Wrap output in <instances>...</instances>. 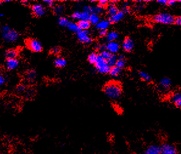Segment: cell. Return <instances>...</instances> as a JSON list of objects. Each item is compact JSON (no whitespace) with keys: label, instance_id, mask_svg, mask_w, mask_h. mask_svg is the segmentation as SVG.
<instances>
[{"label":"cell","instance_id":"cell-1","mask_svg":"<svg viewBox=\"0 0 181 154\" xmlns=\"http://www.w3.org/2000/svg\"><path fill=\"white\" fill-rule=\"evenodd\" d=\"M103 91L106 96L111 99H117L122 94V86L115 81L107 83L103 88Z\"/></svg>","mask_w":181,"mask_h":154},{"label":"cell","instance_id":"cell-2","mask_svg":"<svg viewBox=\"0 0 181 154\" xmlns=\"http://www.w3.org/2000/svg\"><path fill=\"white\" fill-rule=\"evenodd\" d=\"M176 18L168 13H159L154 15L153 18V21L155 23L162 24H174Z\"/></svg>","mask_w":181,"mask_h":154},{"label":"cell","instance_id":"cell-3","mask_svg":"<svg viewBox=\"0 0 181 154\" xmlns=\"http://www.w3.org/2000/svg\"><path fill=\"white\" fill-rule=\"evenodd\" d=\"M1 32L3 39L8 42H14L19 37L18 34L15 30L11 29L7 26L2 27Z\"/></svg>","mask_w":181,"mask_h":154},{"label":"cell","instance_id":"cell-4","mask_svg":"<svg viewBox=\"0 0 181 154\" xmlns=\"http://www.w3.org/2000/svg\"><path fill=\"white\" fill-rule=\"evenodd\" d=\"M95 66L99 72L103 74L109 73L110 69H111V67L109 66L107 61L101 57L99 55L96 63L95 64Z\"/></svg>","mask_w":181,"mask_h":154},{"label":"cell","instance_id":"cell-5","mask_svg":"<svg viewBox=\"0 0 181 154\" xmlns=\"http://www.w3.org/2000/svg\"><path fill=\"white\" fill-rule=\"evenodd\" d=\"M28 47L34 52H40L42 50V46L38 40L29 39L26 41Z\"/></svg>","mask_w":181,"mask_h":154},{"label":"cell","instance_id":"cell-6","mask_svg":"<svg viewBox=\"0 0 181 154\" xmlns=\"http://www.w3.org/2000/svg\"><path fill=\"white\" fill-rule=\"evenodd\" d=\"M77 38L79 42L83 43L89 44L92 42V39L90 37L88 30H80L77 34Z\"/></svg>","mask_w":181,"mask_h":154},{"label":"cell","instance_id":"cell-7","mask_svg":"<svg viewBox=\"0 0 181 154\" xmlns=\"http://www.w3.org/2000/svg\"><path fill=\"white\" fill-rule=\"evenodd\" d=\"M134 47V43L132 39L129 37H126L122 43V47L126 52H130Z\"/></svg>","mask_w":181,"mask_h":154},{"label":"cell","instance_id":"cell-8","mask_svg":"<svg viewBox=\"0 0 181 154\" xmlns=\"http://www.w3.org/2000/svg\"><path fill=\"white\" fill-rule=\"evenodd\" d=\"M31 9L33 14L37 17L43 16L46 12L45 7L40 4H36L33 5L31 7Z\"/></svg>","mask_w":181,"mask_h":154},{"label":"cell","instance_id":"cell-9","mask_svg":"<svg viewBox=\"0 0 181 154\" xmlns=\"http://www.w3.org/2000/svg\"><path fill=\"white\" fill-rule=\"evenodd\" d=\"M170 101L177 107L181 108V92H176L170 97Z\"/></svg>","mask_w":181,"mask_h":154},{"label":"cell","instance_id":"cell-10","mask_svg":"<svg viewBox=\"0 0 181 154\" xmlns=\"http://www.w3.org/2000/svg\"><path fill=\"white\" fill-rule=\"evenodd\" d=\"M161 153L162 154H176L177 150L176 148L171 145L169 144H164V145L160 148Z\"/></svg>","mask_w":181,"mask_h":154},{"label":"cell","instance_id":"cell-11","mask_svg":"<svg viewBox=\"0 0 181 154\" xmlns=\"http://www.w3.org/2000/svg\"><path fill=\"white\" fill-rule=\"evenodd\" d=\"M106 50L109 51L110 53H111L112 54H115L117 52H118L120 48L119 44L116 42H109L106 45Z\"/></svg>","mask_w":181,"mask_h":154},{"label":"cell","instance_id":"cell-12","mask_svg":"<svg viewBox=\"0 0 181 154\" xmlns=\"http://www.w3.org/2000/svg\"><path fill=\"white\" fill-rule=\"evenodd\" d=\"M172 82L168 77H164L159 81V87L162 90H168L172 86Z\"/></svg>","mask_w":181,"mask_h":154},{"label":"cell","instance_id":"cell-13","mask_svg":"<svg viewBox=\"0 0 181 154\" xmlns=\"http://www.w3.org/2000/svg\"><path fill=\"white\" fill-rule=\"evenodd\" d=\"M19 64V61L17 59H7L6 61V67L8 70H14Z\"/></svg>","mask_w":181,"mask_h":154},{"label":"cell","instance_id":"cell-14","mask_svg":"<svg viewBox=\"0 0 181 154\" xmlns=\"http://www.w3.org/2000/svg\"><path fill=\"white\" fill-rule=\"evenodd\" d=\"M125 13L123 11H119L116 15H114L109 18V21L110 24H114L119 22L120 20H122L125 16Z\"/></svg>","mask_w":181,"mask_h":154},{"label":"cell","instance_id":"cell-15","mask_svg":"<svg viewBox=\"0 0 181 154\" xmlns=\"http://www.w3.org/2000/svg\"><path fill=\"white\" fill-rule=\"evenodd\" d=\"M119 11L114 3H112L107 6V14L111 17L116 15Z\"/></svg>","mask_w":181,"mask_h":154},{"label":"cell","instance_id":"cell-16","mask_svg":"<svg viewBox=\"0 0 181 154\" xmlns=\"http://www.w3.org/2000/svg\"><path fill=\"white\" fill-rule=\"evenodd\" d=\"M161 153V149L157 146H151L148 148L144 152L143 154H159Z\"/></svg>","mask_w":181,"mask_h":154},{"label":"cell","instance_id":"cell-17","mask_svg":"<svg viewBox=\"0 0 181 154\" xmlns=\"http://www.w3.org/2000/svg\"><path fill=\"white\" fill-rule=\"evenodd\" d=\"M18 54V50L14 49H11L7 50L5 56L7 59H16Z\"/></svg>","mask_w":181,"mask_h":154},{"label":"cell","instance_id":"cell-18","mask_svg":"<svg viewBox=\"0 0 181 154\" xmlns=\"http://www.w3.org/2000/svg\"><path fill=\"white\" fill-rule=\"evenodd\" d=\"M90 22L88 20H79L77 23V25L80 30H87L90 27Z\"/></svg>","mask_w":181,"mask_h":154},{"label":"cell","instance_id":"cell-19","mask_svg":"<svg viewBox=\"0 0 181 154\" xmlns=\"http://www.w3.org/2000/svg\"><path fill=\"white\" fill-rule=\"evenodd\" d=\"M110 22L109 20H103L101 21L98 24L96 25V28L98 30H107V29L109 27L110 25Z\"/></svg>","mask_w":181,"mask_h":154},{"label":"cell","instance_id":"cell-20","mask_svg":"<svg viewBox=\"0 0 181 154\" xmlns=\"http://www.w3.org/2000/svg\"><path fill=\"white\" fill-rule=\"evenodd\" d=\"M67 64L66 60L62 57H57L54 60V65L57 67L62 68L64 67Z\"/></svg>","mask_w":181,"mask_h":154},{"label":"cell","instance_id":"cell-21","mask_svg":"<svg viewBox=\"0 0 181 154\" xmlns=\"http://www.w3.org/2000/svg\"><path fill=\"white\" fill-rule=\"evenodd\" d=\"M125 64H126V61L125 56L123 55H119L118 57V59L116 63L115 66L122 69L125 66Z\"/></svg>","mask_w":181,"mask_h":154},{"label":"cell","instance_id":"cell-22","mask_svg":"<svg viewBox=\"0 0 181 154\" xmlns=\"http://www.w3.org/2000/svg\"><path fill=\"white\" fill-rule=\"evenodd\" d=\"M118 37H119V35L117 32L112 31L107 34L106 36V39L107 40V42H115V40H116L118 38Z\"/></svg>","mask_w":181,"mask_h":154},{"label":"cell","instance_id":"cell-23","mask_svg":"<svg viewBox=\"0 0 181 154\" xmlns=\"http://www.w3.org/2000/svg\"><path fill=\"white\" fill-rule=\"evenodd\" d=\"M67 27H68V29L70 30H72V32H76V33H79L80 31V29H79L77 24H75V23H73L72 22H70L69 21V23H68Z\"/></svg>","mask_w":181,"mask_h":154},{"label":"cell","instance_id":"cell-24","mask_svg":"<svg viewBox=\"0 0 181 154\" xmlns=\"http://www.w3.org/2000/svg\"><path fill=\"white\" fill-rule=\"evenodd\" d=\"M138 75L141 79L146 82H149L151 80V77L150 75L146 72L140 71L138 72Z\"/></svg>","mask_w":181,"mask_h":154},{"label":"cell","instance_id":"cell-25","mask_svg":"<svg viewBox=\"0 0 181 154\" xmlns=\"http://www.w3.org/2000/svg\"><path fill=\"white\" fill-rule=\"evenodd\" d=\"M117 59H118L117 57L115 54H112V55L110 56L109 59L107 60V62L110 67H112L115 66Z\"/></svg>","mask_w":181,"mask_h":154},{"label":"cell","instance_id":"cell-26","mask_svg":"<svg viewBox=\"0 0 181 154\" xmlns=\"http://www.w3.org/2000/svg\"><path fill=\"white\" fill-rule=\"evenodd\" d=\"M99 16H98V14H91L89 18V21L90 22V23H92V24H98L100 21H99Z\"/></svg>","mask_w":181,"mask_h":154},{"label":"cell","instance_id":"cell-27","mask_svg":"<svg viewBox=\"0 0 181 154\" xmlns=\"http://www.w3.org/2000/svg\"><path fill=\"white\" fill-rule=\"evenodd\" d=\"M121 70H122V69L115 66L111 67V69H110L109 74H110V75H111L113 77H117L119 75V74L121 72Z\"/></svg>","mask_w":181,"mask_h":154},{"label":"cell","instance_id":"cell-28","mask_svg":"<svg viewBox=\"0 0 181 154\" xmlns=\"http://www.w3.org/2000/svg\"><path fill=\"white\" fill-rule=\"evenodd\" d=\"M99 55H98L96 52H92L90 54L88 57V61L90 64H95L96 62V61L98 58Z\"/></svg>","mask_w":181,"mask_h":154},{"label":"cell","instance_id":"cell-29","mask_svg":"<svg viewBox=\"0 0 181 154\" xmlns=\"http://www.w3.org/2000/svg\"><path fill=\"white\" fill-rule=\"evenodd\" d=\"M112 54H111V53H110L109 51H107V50H104V51H102L100 53V54H99V56L101 57V58H103L104 59H105V60H108L109 59V58L110 57V56L112 55Z\"/></svg>","mask_w":181,"mask_h":154},{"label":"cell","instance_id":"cell-30","mask_svg":"<svg viewBox=\"0 0 181 154\" xmlns=\"http://www.w3.org/2000/svg\"><path fill=\"white\" fill-rule=\"evenodd\" d=\"M27 78L29 80H33L36 77V72L35 70H30L29 71L27 75H26Z\"/></svg>","mask_w":181,"mask_h":154},{"label":"cell","instance_id":"cell-31","mask_svg":"<svg viewBox=\"0 0 181 154\" xmlns=\"http://www.w3.org/2000/svg\"><path fill=\"white\" fill-rule=\"evenodd\" d=\"M59 24L61 26H67L69 21H68V19L64 17H60L59 19Z\"/></svg>","mask_w":181,"mask_h":154},{"label":"cell","instance_id":"cell-32","mask_svg":"<svg viewBox=\"0 0 181 154\" xmlns=\"http://www.w3.org/2000/svg\"><path fill=\"white\" fill-rule=\"evenodd\" d=\"M72 17L74 19H77L79 20H83V12H76L72 15Z\"/></svg>","mask_w":181,"mask_h":154},{"label":"cell","instance_id":"cell-33","mask_svg":"<svg viewBox=\"0 0 181 154\" xmlns=\"http://www.w3.org/2000/svg\"><path fill=\"white\" fill-rule=\"evenodd\" d=\"M60 52V49L57 46L54 47L50 50V53L53 55H57L59 54Z\"/></svg>","mask_w":181,"mask_h":154},{"label":"cell","instance_id":"cell-34","mask_svg":"<svg viewBox=\"0 0 181 154\" xmlns=\"http://www.w3.org/2000/svg\"><path fill=\"white\" fill-rule=\"evenodd\" d=\"M64 11V6H57L55 8H54V12L57 14H61Z\"/></svg>","mask_w":181,"mask_h":154},{"label":"cell","instance_id":"cell-35","mask_svg":"<svg viewBox=\"0 0 181 154\" xmlns=\"http://www.w3.org/2000/svg\"><path fill=\"white\" fill-rule=\"evenodd\" d=\"M99 5L104 8L108 5V1H107V0H100L99 1Z\"/></svg>","mask_w":181,"mask_h":154},{"label":"cell","instance_id":"cell-36","mask_svg":"<svg viewBox=\"0 0 181 154\" xmlns=\"http://www.w3.org/2000/svg\"><path fill=\"white\" fill-rule=\"evenodd\" d=\"M174 24L177 26H181V16H179L176 18Z\"/></svg>","mask_w":181,"mask_h":154},{"label":"cell","instance_id":"cell-37","mask_svg":"<svg viewBox=\"0 0 181 154\" xmlns=\"http://www.w3.org/2000/svg\"><path fill=\"white\" fill-rule=\"evenodd\" d=\"M25 89V87L23 85H18L17 87V90L18 92H23Z\"/></svg>","mask_w":181,"mask_h":154},{"label":"cell","instance_id":"cell-38","mask_svg":"<svg viewBox=\"0 0 181 154\" xmlns=\"http://www.w3.org/2000/svg\"><path fill=\"white\" fill-rule=\"evenodd\" d=\"M108 32L107 31V30H101L99 32V35L100 37H106L107 35Z\"/></svg>","mask_w":181,"mask_h":154},{"label":"cell","instance_id":"cell-39","mask_svg":"<svg viewBox=\"0 0 181 154\" xmlns=\"http://www.w3.org/2000/svg\"><path fill=\"white\" fill-rule=\"evenodd\" d=\"M43 2L46 3L49 7H53L54 5V1L51 0H44Z\"/></svg>","mask_w":181,"mask_h":154},{"label":"cell","instance_id":"cell-40","mask_svg":"<svg viewBox=\"0 0 181 154\" xmlns=\"http://www.w3.org/2000/svg\"><path fill=\"white\" fill-rule=\"evenodd\" d=\"M176 1L175 0H168V3H167V6H174L176 3Z\"/></svg>","mask_w":181,"mask_h":154},{"label":"cell","instance_id":"cell-41","mask_svg":"<svg viewBox=\"0 0 181 154\" xmlns=\"http://www.w3.org/2000/svg\"><path fill=\"white\" fill-rule=\"evenodd\" d=\"M168 0H159V1H157V2L160 4L162 5H167V3H168Z\"/></svg>","mask_w":181,"mask_h":154},{"label":"cell","instance_id":"cell-42","mask_svg":"<svg viewBox=\"0 0 181 154\" xmlns=\"http://www.w3.org/2000/svg\"><path fill=\"white\" fill-rule=\"evenodd\" d=\"M5 81H6L5 78L2 75H0V85H3L5 83Z\"/></svg>","mask_w":181,"mask_h":154},{"label":"cell","instance_id":"cell-43","mask_svg":"<svg viewBox=\"0 0 181 154\" xmlns=\"http://www.w3.org/2000/svg\"><path fill=\"white\" fill-rule=\"evenodd\" d=\"M22 3L23 4H28V2L27 1H22Z\"/></svg>","mask_w":181,"mask_h":154},{"label":"cell","instance_id":"cell-44","mask_svg":"<svg viewBox=\"0 0 181 154\" xmlns=\"http://www.w3.org/2000/svg\"><path fill=\"white\" fill-rule=\"evenodd\" d=\"M1 16H3V14H1V15H0Z\"/></svg>","mask_w":181,"mask_h":154}]
</instances>
